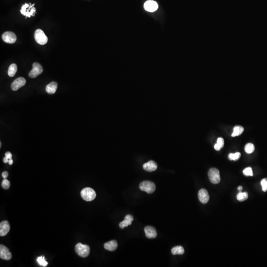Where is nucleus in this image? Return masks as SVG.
<instances>
[{"label": "nucleus", "mask_w": 267, "mask_h": 267, "mask_svg": "<svg viewBox=\"0 0 267 267\" xmlns=\"http://www.w3.org/2000/svg\"><path fill=\"white\" fill-rule=\"evenodd\" d=\"M157 168V164L153 161H149L143 165V169L147 172H153L156 171Z\"/></svg>", "instance_id": "15"}, {"label": "nucleus", "mask_w": 267, "mask_h": 267, "mask_svg": "<svg viewBox=\"0 0 267 267\" xmlns=\"http://www.w3.org/2000/svg\"><path fill=\"white\" fill-rule=\"evenodd\" d=\"M140 189L142 191L147 192V194H153L156 190V187L155 184L152 182L143 181L140 184Z\"/></svg>", "instance_id": "4"}, {"label": "nucleus", "mask_w": 267, "mask_h": 267, "mask_svg": "<svg viewBox=\"0 0 267 267\" xmlns=\"http://www.w3.org/2000/svg\"><path fill=\"white\" fill-rule=\"evenodd\" d=\"M75 249L76 253L81 257H87L90 254V248L88 245L78 243L76 245Z\"/></svg>", "instance_id": "3"}, {"label": "nucleus", "mask_w": 267, "mask_h": 267, "mask_svg": "<svg viewBox=\"0 0 267 267\" xmlns=\"http://www.w3.org/2000/svg\"><path fill=\"white\" fill-rule=\"evenodd\" d=\"M34 37L36 42L40 45H45L48 42V38L41 29L36 30L34 34Z\"/></svg>", "instance_id": "6"}, {"label": "nucleus", "mask_w": 267, "mask_h": 267, "mask_svg": "<svg viewBox=\"0 0 267 267\" xmlns=\"http://www.w3.org/2000/svg\"><path fill=\"white\" fill-rule=\"evenodd\" d=\"M244 131V128L241 126H236L233 128V132L232 134L233 137L239 136Z\"/></svg>", "instance_id": "20"}, {"label": "nucleus", "mask_w": 267, "mask_h": 267, "mask_svg": "<svg viewBox=\"0 0 267 267\" xmlns=\"http://www.w3.org/2000/svg\"><path fill=\"white\" fill-rule=\"evenodd\" d=\"M224 146V140L222 138H219L217 139V143L214 146V149L215 150L219 151L222 149Z\"/></svg>", "instance_id": "22"}, {"label": "nucleus", "mask_w": 267, "mask_h": 267, "mask_svg": "<svg viewBox=\"0 0 267 267\" xmlns=\"http://www.w3.org/2000/svg\"><path fill=\"white\" fill-rule=\"evenodd\" d=\"M37 261L40 266L43 267H46L48 264V262L45 260L44 256H40L37 258Z\"/></svg>", "instance_id": "25"}, {"label": "nucleus", "mask_w": 267, "mask_h": 267, "mask_svg": "<svg viewBox=\"0 0 267 267\" xmlns=\"http://www.w3.org/2000/svg\"><path fill=\"white\" fill-rule=\"evenodd\" d=\"M0 257L5 260H10L12 257L11 253L8 248L4 245H0Z\"/></svg>", "instance_id": "9"}, {"label": "nucleus", "mask_w": 267, "mask_h": 267, "mask_svg": "<svg viewBox=\"0 0 267 267\" xmlns=\"http://www.w3.org/2000/svg\"><path fill=\"white\" fill-rule=\"evenodd\" d=\"M198 197L200 202L203 204L207 203L210 198L208 192L205 189H200L198 194Z\"/></svg>", "instance_id": "12"}, {"label": "nucleus", "mask_w": 267, "mask_h": 267, "mask_svg": "<svg viewBox=\"0 0 267 267\" xmlns=\"http://www.w3.org/2000/svg\"><path fill=\"white\" fill-rule=\"evenodd\" d=\"M104 247L107 250L110 251H113L117 249L118 247V243L116 240H111L104 244Z\"/></svg>", "instance_id": "17"}, {"label": "nucleus", "mask_w": 267, "mask_h": 267, "mask_svg": "<svg viewBox=\"0 0 267 267\" xmlns=\"http://www.w3.org/2000/svg\"><path fill=\"white\" fill-rule=\"evenodd\" d=\"M146 236L148 239H154L156 237L157 234L156 230V229L151 226L146 227L144 229Z\"/></svg>", "instance_id": "14"}, {"label": "nucleus", "mask_w": 267, "mask_h": 267, "mask_svg": "<svg viewBox=\"0 0 267 267\" xmlns=\"http://www.w3.org/2000/svg\"><path fill=\"white\" fill-rule=\"evenodd\" d=\"M2 177L4 179L7 178L8 177V173L7 171H5L2 173Z\"/></svg>", "instance_id": "31"}, {"label": "nucleus", "mask_w": 267, "mask_h": 267, "mask_svg": "<svg viewBox=\"0 0 267 267\" xmlns=\"http://www.w3.org/2000/svg\"><path fill=\"white\" fill-rule=\"evenodd\" d=\"M144 8L146 11L149 12H154L158 9V5L154 1L149 0L145 3Z\"/></svg>", "instance_id": "10"}, {"label": "nucleus", "mask_w": 267, "mask_h": 267, "mask_svg": "<svg viewBox=\"0 0 267 267\" xmlns=\"http://www.w3.org/2000/svg\"><path fill=\"white\" fill-rule=\"evenodd\" d=\"M2 186L4 189H8L10 187V182L7 180V179H4V180H3L2 183Z\"/></svg>", "instance_id": "28"}, {"label": "nucleus", "mask_w": 267, "mask_h": 267, "mask_svg": "<svg viewBox=\"0 0 267 267\" xmlns=\"http://www.w3.org/2000/svg\"><path fill=\"white\" fill-rule=\"evenodd\" d=\"M245 151L247 153L250 154L251 153H253L255 150V147L252 143H248L245 146Z\"/></svg>", "instance_id": "24"}, {"label": "nucleus", "mask_w": 267, "mask_h": 267, "mask_svg": "<svg viewBox=\"0 0 267 267\" xmlns=\"http://www.w3.org/2000/svg\"><path fill=\"white\" fill-rule=\"evenodd\" d=\"M35 4L32 5L31 3H25L22 5L21 8V14L27 18H30L31 16H35L36 9L34 7Z\"/></svg>", "instance_id": "1"}, {"label": "nucleus", "mask_w": 267, "mask_h": 267, "mask_svg": "<svg viewBox=\"0 0 267 267\" xmlns=\"http://www.w3.org/2000/svg\"><path fill=\"white\" fill-rule=\"evenodd\" d=\"M243 174L246 176H252L253 175L252 168L251 167H247L244 169L243 171Z\"/></svg>", "instance_id": "27"}, {"label": "nucleus", "mask_w": 267, "mask_h": 267, "mask_svg": "<svg viewBox=\"0 0 267 267\" xmlns=\"http://www.w3.org/2000/svg\"><path fill=\"white\" fill-rule=\"evenodd\" d=\"M5 157H6L8 159H12V154L10 152L8 151L5 153Z\"/></svg>", "instance_id": "30"}, {"label": "nucleus", "mask_w": 267, "mask_h": 267, "mask_svg": "<svg viewBox=\"0 0 267 267\" xmlns=\"http://www.w3.org/2000/svg\"><path fill=\"white\" fill-rule=\"evenodd\" d=\"M208 177L210 182L213 184L219 183L221 180L219 171L215 168H211L209 170Z\"/></svg>", "instance_id": "5"}, {"label": "nucleus", "mask_w": 267, "mask_h": 267, "mask_svg": "<svg viewBox=\"0 0 267 267\" xmlns=\"http://www.w3.org/2000/svg\"><path fill=\"white\" fill-rule=\"evenodd\" d=\"M133 220L134 218L133 216L130 215V214L127 215L125 217L124 221H123L119 224V227L122 229H124L125 227H127L128 226L132 224V223Z\"/></svg>", "instance_id": "16"}, {"label": "nucleus", "mask_w": 267, "mask_h": 267, "mask_svg": "<svg viewBox=\"0 0 267 267\" xmlns=\"http://www.w3.org/2000/svg\"><path fill=\"white\" fill-rule=\"evenodd\" d=\"M18 70L17 64L13 63L9 66L8 69V75L10 77H14Z\"/></svg>", "instance_id": "21"}, {"label": "nucleus", "mask_w": 267, "mask_h": 267, "mask_svg": "<svg viewBox=\"0 0 267 267\" xmlns=\"http://www.w3.org/2000/svg\"><path fill=\"white\" fill-rule=\"evenodd\" d=\"M8 161H9V159H8V158H7L6 157H4V159H3V161H4V162L5 163H8Z\"/></svg>", "instance_id": "32"}, {"label": "nucleus", "mask_w": 267, "mask_h": 267, "mask_svg": "<svg viewBox=\"0 0 267 267\" xmlns=\"http://www.w3.org/2000/svg\"><path fill=\"white\" fill-rule=\"evenodd\" d=\"M2 39L5 42L8 44H14L17 41V36L12 32L7 31L2 35Z\"/></svg>", "instance_id": "8"}, {"label": "nucleus", "mask_w": 267, "mask_h": 267, "mask_svg": "<svg viewBox=\"0 0 267 267\" xmlns=\"http://www.w3.org/2000/svg\"><path fill=\"white\" fill-rule=\"evenodd\" d=\"M171 252L173 255H182L184 253L185 250L183 247L181 246H177L172 248Z\"/></svg>", "instance_id": "19"}, {"label": "nucleus", "mask_w": 267, "mask_h": 267, "mask_svg": "<svg viewBox=\"0 0 267 267\" xmlns=\"http://www.w3.org/2000/svg\"><path fill=\"white\" fill-rule=\"evenodd\" d=\"M241 156V154L240 153H230L229 155V159L230 160L236 161L239 159L240 157Z\"/></svg>", "instance_id": "26"}, {"label": "nucleus", "mask_w": 267, "mask_h": 267, "mask_svg": "<svg viewBox=\"0 0 267 267\" xmlns=\"http://www.w3.org/2000/svg\"><path fill=\"white\" fill-rule=\"evenodd\" d=\"M248 195L246 192H239L236 196L237 200L240 201H243L248 198Z\"/></svg>", "instance_id": "23"}, {"label": "nucleus", "mask_w": 267, "mask_h": 267, "mask_svg": "<svg viewBox=\"0 0 267 267\" xmlns=\"http://www.w3.org/2000/svg\"><path fill=\"white\" fill-rule=\"evenodd\" d=\"M81 196L86 201H91L96 197L95 191L91 188H86L81 191Z\"/></svg>", "instance_id": "2"}, {"label": "nucleus", "mask_w": 267, "mask_h": 267, "mask_svg": "<svg viewBox=\"0 0 267 267\" xmlns=\"http://www.w3.org/2000/svg\"><path fill=\"white\" fill-rule=\"evenodd\" d=\"M1 146H2V143H1H1H0V147H1Z\"/></svg>", "instance_id": "35"}, {"label": "nucleus", "mask_w": 267, "mask_h": 267, "mask_svg": "<svg viewBox=\"0 0 267 267\" xmlns=\"http://www.w3.org/2000/svg\"><path fill=\"white\" fill-rule=\"evenodd\" d=\"M10 230L9 223L7 221H4L0 224V236H6Z\"/></svg>", "instance_id": "13"}, {"label": "nucleus", "mask_w": 267, "mask_h": 267, "mask_svg": "<svg viewBox=\"0 0 267 267\" xmlns=\"http://www.w3.org/2000/svg\"><path fill=\"white\" fill-rule=\"evenodd\" d=\"M237 189H238L239 191H242V189H243V187H241V186H239V187H238Z\"/></svg>", "instance_id": "34"}, {"label": "nucleus", "mask_w": 267, "mask_h": 267, "mask_svg": "<svg viewBox=\"0 0 267 267\" xmlns=\"http://www.w3.org/2000/svg\"><path fill=\"white\" fill-rule=\"evenodd\" d=\"M43 71V68L41 64L38 63H34L33 64V68L31 71L29 73V76L30 78H35L41 74Z\"/></svg>", "instance_id": "7"}, {"label": "nucleus", "mask_w": 267, "mask_h": 267, "mask_svg": "<svg viewBox=\"0 0 267 267\" xmlns=\"http://www.w3.org/2000/svg\"><path fill=\"white\" fill-rule=\"evenodd\" d=\"M261 185L262 187L263 191L266 192L267 191V178L263 179L261 182Z\"/></svg>", "instance_id": "29"}, {"label": "nucleus", "mask_w": 267, "mask_h": 267, "mask_svg": "<svg viewBox=\"0 0 267 267\" xmlns=\"http://www.w3.org/2000/svg\"><path fill=\"white\" fill-rule=\"evenodd\" d=\"M26 84V80L23 77H19L15 79L11 84V89L15 91L19 88L24 86Z\"/></svg>", "instance_id": "11"}, {"label": "nucleus", "mask_w": 267, "mask_h": 267, "mask_svg": "<svg viewBox=\"0 0 267 267\" xmlns=\"http://www.w3.org/2000/svg\"><path fill=\"white\" fill-rule=\"evenodd\" d=\"M12 163H13V160H12V159H9V161H8V164H9L10 165H12Z\"/></svg>", "instance_id": "33"}, {"label": "nucleus", "mask_w": 267, "mask_h": 267, "mask_svg": "<svg viewBox=\"0 0 267 267\" xmlns=\"http://www.w3.org/2000/svg\"><path fill=\"white\" fill-rule=\"evenodd\" d=\"M57 88V83L56 82H52L46 86V91L49 94H53L56 93Z\"/></svg>", "instance_id": "18"}]
</instances>
